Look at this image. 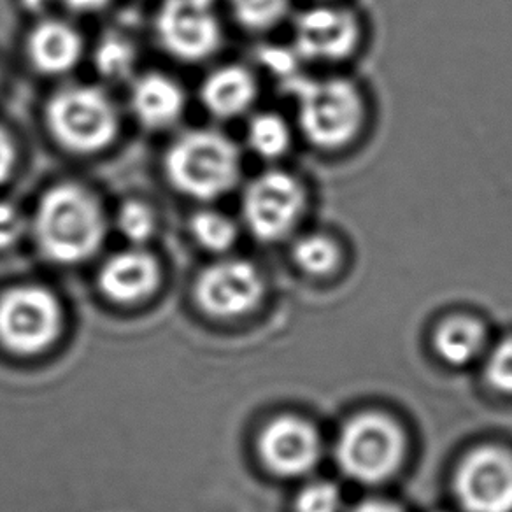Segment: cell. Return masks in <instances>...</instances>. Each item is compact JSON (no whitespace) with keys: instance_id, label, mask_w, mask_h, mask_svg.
<instances>
[{"instance_id":"obj_20","label":"cell","mask_w":512,"mask_h":512,"mask_svg":"<svg viewBox=\"0 0 512 512\" xmlns=\"http://www.w3.org/2000/svg\"><path fill=\"white\" fill-rule=\"evenodd\" d=\"M230 13L242 29L265 34L290 22L293 0H227Z\"/></svg>"},{"instance_id":"obj_9","label":"cell","mask_w":512,"mask_h":512,"mask_svg":"<svg viewBox=\"0 0 512 512\" xmlns=\"http://www.w3.org/2000/svg\"><path fill=\"white\" fill-rule=\"evenodd\" d=\"M155 30L162 48L183 62L207 60L223 43L214 0H165Z\"/></svg>"},{"instance_id":"obj_19","label":"cell","mask_w":512,"mask_h":512,"mask_svg":"<svg viewBox=\"0 0 512 512\" xmlns=\"http://www.w3.org/2000/svg\"><path fill=\"white\" fill-rule=\"evenodd\" d=\"M434 344L444 362L460 367L472 362L481 353L484 328L472 318H449L437 328Z\"/></svg>"},{"instance_id":"obj_22","label":"cell","mask_w":512,"mask_h":512,"mask_svg":"<svg viewBox=\"0 0 512 512\" xmlns=\"http://www.w3.org/2000/svg\"><path fill=\"white\" fill-rule=\"evenodd\" d=\"M93 62L102 78L109 81H123L130 78V74L136 69V46L125 37L118 34L100 39L99 46L93 55Z\"/></svg>"},{"instance_id":"obj_21","label":"cell","mask_w":512,"mask_h":512,"mask_svg":"<svg viewBox=\"0 0 512 512\" xmlns=\"http://www.w3.org/2000/svg\"><path fill=\"white\" fill-rule=\"evenodd\" d=\"M190 234L200 248L225 253L239 239V225L216 209H200L190 218Z\"/></svg>"},{"instance_id":"obj_18","label":"cell","mask_w":512,"mask_h":512,"mask_svg":"<svg viewBox=\"0 0 512 512\" xmlns=\"http://www.w3.org/2000/svg\"><path fill=\"white\" fill-rule=\"evenodd\" d=\"M299 134L293 123L283 113L265 109L251 114L246 127L248 150L269 165H278L288 157L297 143Z\"/></svg>"},{"instance_id":"obj_25","label":"cell","mask_w":512,"mask_h":512,"mask_svg":"<svg viewBox=\"0 0 512 512\" xmlns=\"http://www.w3.org/2000/svg\"><path fill=\"white\" fill-rule=\"evenodd\" d=\"M486 379L498 392L512 395V339H505L491 351Z\"/></svg>"},{"instance_id":"obj_3","label":"cell","mask_w":512,"mask_h":512,"mask_svg":"<svg viewBox=\"0 0 512 512\" xmlns=\"http://www.w3.org/2000/svg\"><path fill=\"white\" fill-rule=\"evenodd\" d=\"M164 171L176 192L188 199L211 202L241 183V150L218 130L195 128L176 137L167 148Z\"/></svg>"},{"instance_id":"obj_17","label":"cell","mask_w":512,"mask_h":512,"mask_svg":"<svg viewBox=\"0 0 512 512\" xmlns=\"http://www.w3.org/2000/svg\"><path fill=\"white\" fill-rule=\"evenodd\" d=\"M290 262L306 278H334L346 264L344 237L330 228L306 227L288 241Z\"/></svg>"},{"instance_id":"obj_4","label":"cell","mask_w":512,"mask_h":512,"mask_svg":"<svg viewBox=\"0 0 512 512\" xmlns=\"http://www.w3.org/2000/svg\"><path fill=\"white\" fill-rule=\"evenodd\" d=\"M311 209L313 192L307 179L279 164L249 179L242 192V223L262 244L290 241L307 227Z\"/></svg>"},{"instance_id":"obj_1","label":"cell","mask_w":512,"mask_h":512,"mask_svg":"<svg viewBox=\"0 0 512 512\" xmlns=\"http://www.w3.org/2000/svg\"><path fill=\"white\" fill-rule=\"evenodd\" d=\"M293 123L307 148L341 157L360 146L372 123V102L358 79L341 71L302 76L292 86Z\"/></svg>"},{"instance_id":"obj_29","label":"cell","mask_w":512,"mask_h":512,"mask_svg":"<svg viewBox=\"0 0 512 512\" xmlns=\"http://www.w3.org/2000/svg\"><path fill=\"white\" fill-rule=\"evenodd\" d=\"M353 512H402L397 505L390 504V502H383V500H369L358 505Z\"/></svg>"},{"instance_id":"obj_13","label":"cell","mask_w":512,"mask_h":512,"mask_svg":"<svg viewBox=\"0 0 512 512\" xmlns=\"http://www.w3.org/2000/svg\"><path fill=\"white\" fill-rule=\"evenodd\" d=\"M160 281L162 269L157 258L137 246L109 256L99 272L100 290L118 304L148 299Z\"/></svg>"},{"instance_id":"obj_15","label":"cell","mask_w":512,"mask_h":512,"mask_svg":"<svg viewBox=\"0 0 512 512\" xmlns=\"http://www.w3.org/2000/svg\"><path fill=\"white\" fill-rule=\"evenodd\" d=\"M85 51L83 37L71 23L44 20L27 37L30 64L46 76H62L81 62Z\"/></svg>"},{"instance_id":"obj_10","label":"cell","mask_w":512,"mask_h":512,"mask_svg":"<svg viewBox=\"0 0 512 512\" xmlns=\"http://www.w3.org/2000/svg\"><path fill=\"white\" fill-rule=\"evenodd\" d=\"M265 293V279L249 260L227 258L200 272L195 299L207 314L235 318L255 309Z\"/></svg>"},{"instance_id":"obj_14","label":"cell","mask_w":512,"mask_h":512,"mask_svg":"<svg viewBox=\"0 0 512 512\" xmlns=\"http://www.w3.org/2000/svg\"><path fill=\"white\" fill-rule=\"evenodd\" d=\"M260 95L255 72L241 64L221 65L200 86V102L218 120H234L251 113Z\"/></svg>"},{"instance_id":"obj_28","label":"cell","mask_w":512,"mask_h":512,"mask_svg":"<svg viewBox=\"0 0 512 512\" xmlns=\"http://www.w3.org/2000/svg\"><path fill=\"white\" fill-rule=\"evenodd\" d=\"M65 8L72 9L76 13H95L106 8L111 0H60Z\"/></svg>"},{"instance_id":"obj_2","label":"cell","mask_w":512,"mask_h":512,"mask_svg":"<svg viewBox=\"0 0 512 512\" xmlns=\"http://www.w3.org/2000/svg\"><path fill=\"white\" fill-rule=\"evenodd\" d=\"M32 232L41 253L51 262L81 264L90 260L106 241V211L86 186L58 183L39 199Z\"/></svg>"},{"instance_id":"obj_11","label":"cell","mask_w":512,"mask_h":512,"mask_svg":"<svg viewBox=\"0 0 512 512\" xmlns=\"http://www.w3.org/2000/svg\"><path fill=\"white\" fill-rule=\"evenodd\" d=\"M458 502L467 512H512V455L484 446L470 451L455 476Z\"/></svg>"},{"instance_id":"obj_12","label":"cell","mask_w":512,"mask_h":512,"mask_svg":"<svg viewBox=\"0 0 512 512\" xmlns=\"http://www.w3.org/2000/svg\"><path fill=\"white\" fill-rule=\"evenodd\" d=\"M265 467L281 477L309 474L320 460V437L307 421L283 416L272 421L258 441Z\"/></svg>"},{"instance_id":"obj_6","label":"cell","mask_w":512,"mask_h":512,"mask_svg":"<svg viewBox=\"0 0 512 512\" xmlns=\"http://www.w3.org/2000/svg\"><path fill=\"white\" fill-rule=\"evenodd\" d=\"M53 141L74 155H97L120 134V113L97 86L71 85L51 95L44 111Z\"/></svg>"},{"instance_id":"obj_7","label":"cell","mask_w":512,"mask_h":512,"mask_svg":"<svg viewBox=\"0 0 512 512\" xmlns=\"http://www.w3.org/2000/svg\"><path fill=\"white\" fill-rule=\"evenodd\" d=\"M406 439L400 428L383 414L365 413L342 428L335 456L346 476L358 483H383L404 460Z\"/></svg>"},{"instance_id":"obj_5","label":"cell","mask_w":512,"mask_h":512,"mask_svg":"<svg viewBox=\"0 0 512 512\" xmlns=\"http://www.w3.org/2000/svg\"><path fill=\"white\" fill-rule=\"evenodd\" d=\"M293 53L302 65L339 71L362 53L367 25L346 0H313L290 18Z\"/></svg>"},{"instance_id":"obj_23","label":"cell","mask_w":512,"mask_h":512,"mask_svg":"<svg viewBox=\"0 0 512 512\" xmlns=\"http://www.w3.org/2000/svg\"><path fill=\"white\" fill-rule=\"evenodd\" d=\"M116 227L128 242H132L134 246H141L155 235L157 216L150 204L143 200H127L118 209Z\"/></svg>"},{"instance_id":"obj_16","label":"cell","mask_w":512,"mask_h":512,"mask_svg":"<svg viewBox=\"0 0 512 512\" xmlns=\"http://www.w3.org/2000/svg\"><path fill=\"white\" fill-rule=\"evenodd\" d=\"M130 107L137 121L150 130H164L185 114L186 93L176 79L148 72L134 81Z\"/></svg>"},{"instance_id":"obj_26","label":"cell","mask_w":512,"mask_h":512,"mask_svg":"<svg viewBox=\"0 0 512 512\" xmlns=\"http://www.w3.org/2000/svg\"><path fill=\"white\" fill-rule=\"evenodd\" d=\"M25 228L27 221L20 213V209L0 200V251L13 248L22 241Z\"/></svg>"},{"instance_id":"obj_8","label":"cell","mask_w":512,"mask_h":512,"mask_svg":"<svg viewBox=\"0 0 512 512\" xmlns=\"http://www.w3.org/2000/svg\"><path fill=\"white\" fill-rule=\"evenodd\" d=\"M62 323L60 302L43 286H16L0 297V342L13 353L36 355L50 348Z\"/></svg>"},{"instance_id":"obj_24","label":"cell","mask_w":512,"mask_h":512,"mask_svg":"<svg viewBox=\"0 0 512 512\" xmlns=\"http://www.w3.org/2000/svg\"><path fill=\"white\" fill-rule=\"evenodd\" d=\"M341 505V490L335 484L318 481L300 491L295 512H339Z\"/></svg>"},{"instance_id":"obj_27","label":"cell","mask_w":512,"mask_h":512,"mask_svg":"<svg viewBox=\"0 0 512 512\" xmlns=\"http://www.w3.org/2000/svg\"><path fill=\"white\" fill-rule=\"evenodd\" d=\"M16 160H18V150H16L15 139L6 128L0 125V185L8 183V179L13 176Z\"/></svg>"}]
</instances>
